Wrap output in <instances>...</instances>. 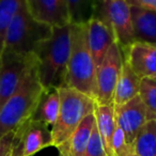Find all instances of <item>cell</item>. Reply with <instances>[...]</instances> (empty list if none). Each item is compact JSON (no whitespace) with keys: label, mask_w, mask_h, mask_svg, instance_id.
I'll return each mask as SVG.
<instances>
[{"label":"cell","mask_w":156,"mask_h":156,"mask_svg":"<svg viewBox=\"0 0 156 156\" xmlns=\"http://www.w3.org/2000/svg\"><path fill=\"white\" fill-rule=\"evenodd\" d=\"M87 35L90 51L98 67L117 40L107 25L94 17L87 23Z\"/></svg>","instance_id":"cell-13"},{"label":"cell","mask_w":156,"mask_h":156,"mask_svg":"<svg viewBox=\"0 0 156 156\" xmlns=\"http://www.w3.org/2000/svg\"><path fill=\"white\" fill-rule=\"evenodd\" d=\"M52 27L37 20L29 12L26 0L7 30L3 49L22 55H35L43 42L51 37Z\"/></svg>","instance_id":"cell-5"},{"label":"cell","mask_w":156,"mask_h":156,"mask_svg":"<svg viewBox=\"0 0 156 156\" xmlns=\"http://www.w3.org/2000/svg\"><path fill=\"white\" fill-rule=\"evenodd\" d=\"M138 96L147 110L150 120H156V78H141Z\"/></svg>","instance_id":"cell-22"},{"label":"cell","mask_w":156,"mask_h":156,"mask_svg":"<svg viewBox=\"0 0 156 156\" xmlns=\"http://www.w3.org/2000/svg\"><path fill=\"white\" fill-rule=\"evenodd\" d=\"M95 125V117L91 113L83 120L72 136L57 149L63 156H83L89 143L91 133Z\"/></svg>","instance_id":"cell-14"},{"label":"cell","mask_w":156,"mask_h":156,"mask_svg":"<svg viewBox=\"0 0 156 156\" xmlns=\"http://www.w3.org/2000/svg\"><path fill=\"white\" fill-rule=\"evenodd\" d=\"M59 156H63V155H61V154H59Z\"/></svg>","instance_id":"cell-29"},{"label":"cell","mask_w":156,"mask_h":156,"mask_svg":"<svg viewBox=\"0 0 156 156\" xmlns=\"http://www.w3.org/2000/svg\"><path fill=\"white\" fill-rule=\"evenodd\" d=\"M59 108H60L59 89L56 88L47 90L43 89V92L40 96V100L30 120L42 122L52 127L58 118Z\"/></svg>","instance_id":"cell-17"},{"label":"cell","mask_w":156,"mask_h":156,"mask_svg":"<svg viewBox=\"0 0 156 156\" xmlns=\"http://www.w3.org/2000/svg\"><path fill=\"white\" fill-rule=\"evenodd\" d=\"M35 63V55L2 50L0 55V108L17 91Z\"/></svg>","instance_id":"cell-7"},{"label":"cell","mask_w":156,"mask_h":156,"mask_svg":"<svg viewBox=\"0 0 156 156\" xmlns=\"http://www.w3.org/2000/svg\"><path fill=\"white\" fill-rule=\"evenodd\" d=\"M71 52V25L52 27L51 37L35 51L39 80L44 90L64 85Z\"/></svg>","instance_id":"cell-1"},{"label":"cell","mask_w":156,"mask_h":156,"mask_svg":"<svg viewBox=\"0 0 156 156\" xmlns=\"http://www.w3.org/2000/svg\"><path fill=\"white\" fill-rule=\"evenodd\" d=\"M133 147L140 156H156V120L147 122L137 135Z\"/></svg>","instance_id":"cell-19"},{"label":"cell","mask_w":156,"mask_h":156,"mask_svg":"<svg viewBox=\"0 0 156 156\" xmlns=\"http://www.w3.org/2000/svg\"><path fill=\"white\" fill-rule=\"evenodd\" d=\"M126 1L132 7H138L156 12V0H126Z\"/></svg>","instance_id":"cell-26"},{"label":"cell","mask_w":156,"mask_h":156,"mask_svg":"<svg viewBox=\"0 0 156 156\" xmlns=\"http://www.w3.org/2000/svg\"><path fill=\"white\" fill-rule=\"evenodd\" d=\"M10 156H24L23 155V144L20 138L15 132V138H14L13 147H12V151Z\"/></svg>","instance_id":"cell-27"},{"label":"cell","mask_w":156,"mask_h":156,"mask_svg":"<svg viewBox=\"0 0 156 156\" xmlns=\"http://www.w3.org/2000/svg\"><path fill=\"white\" fill-rule=\"evenodd\" d=\"M16 134L23 144V155L32 156L47 147H51V128L42 122L29 119L20 128Z\"/></svg>","instance_id":"cell-12"},{"label":"cell","mask_w":156,"mask_h":156,"mask_svg":"<svg viewBox=\"0 0 156 156\" xmlns=\"http://www.w3.org/2000/svg\"><path fill=\"white\" fill-rule=\"evenodd\" d=\"M141 78L132 69L124 59L122 71L115 86L113 95V106L122 105L138 96Z\"/></svg>","instance_id":"cell-18"},{"label":"cell","mask_w":156,"mask_h":156,"mask_svg":"<svg viewBox=\"0 0 156 156\" xmlns=\"http://www.w3.org/2000/svg\"><path fill=\"white\" fill-rule=\"evenodd\" d=\"M71 25L87 24L94 16L98 0H66Z\"/></svg>","instance_id":"cell-20"},{"label":"cell","mask_w":156,"mask_h":156,"mask_svg":"<svg viewBox=\"0 0 156 156\" xmlns=\"http://www.w3.org/2000/svg\"><path fill=\"white\" fill-rule=\"evenodd\" d=\"M96 66L88 44L87 24L71 25V52L64 85L91 96L95 93Z\"/></svg>","instance_id":"cell-2"},{"label":"cell","mask_w":156,"mask_h":156,"mask_svg":"<svg viewBox=\"0 0 156 156\" xmlns=\"http://www.w3.org/2000/svg\"><path fill=\"white\" fill-rule=\"evenodd\" d=\"M60 108L51 127V145L59 147L72 136L86 117L94 113L95 101L91 96L67 86L59 88Z\"/></svg>","instance_id":"cell-4"},{"label":"cell","mask_w":156,"mask_h":156,"mask_svg":"<svg viewBox=\"0 0 156 156\" xmlns=\"http://www.w3.org/2000/svg\"><path fill=\"white\" fill-rule=\"evenodd\" d=\"M128 156H140V155H139V154H137L136 152L134 151V152H132V153H130V154H129V155H128Z\"/></svg>","instance_id":"cell-28"},{"label":"cell","mask_w":156,"mask_h":156,"mask_svg":"<svg viewBox=\"0 0 156 156\" xmlns=\"http://www.w3.org/2000/svg\"><path fill=\"white\" fill-rule=\"evenodd\" d=\"M25 0H0V55L7 30Z\"/></svg>","instance_id":"cell-21"},{"label":"cell","mask_w":156,"mask_h":156,"mask_svg":"<svg viewBox=\"0 0 156 156\" xmlns=\"http://www.w3.org/2000/svg\"><path fill=\"white\" fill-rule=\"evenodd\" d=\"M83 156H107L104 147H103L102 139H101V136L98 134L96 124L92 129L91 137H90L89 143H88Z\"/></svg>","instance_id":"cell-24"},{"label":"cell","mask_w":156,"mask_h":156,"mask_svg":"<svg viewBox=\"0 0 156 156\" xmlns=\"http://www.w3.org/2000/svg\"><path fill=\"white\" fill-rule=\"evenodd\" d=\"M42 92L35 63L17 91L0 108V138L15 132L30 119Z\"/></svg>","instance_id":"cell-3"},{"label":"cell","mask_w":156,"mask_h":156,"mask_svg":"<svg viewBox=\"0 0 156 156\" xmlns=\"http://www.w3.org/2000/svg\"><path fill=\"white\" fill-rule=\"evenodd\" d=\"M124 63V54L115 42L96 67L94 101L98 105H113L115 86Z\"/></svg>","instance_id":"cell-8"},{"label":"cell","mask_w":156,"mask_h":156,"mask_svg":"<svg viewBox=\"0 0 156 156\" xmlns=\"http://www.w3.org/2000/svg\"><path fill=\"white\" fill-rule=\"evenodd\" d=\"M94 117H95V124L101 139H102L105 152L107 156H113L112 139L115 126H117L115 117V106L96 104L95 109H94Z\"/></svg>","instance_id":"cell-15"},{"label":"cell","mask_w":156,"mask_h":156,"mask_svg":"<svg viewBox=\"0 0 156 156\" xmlns=\"http://www.w3.org/2000/svg\"><path fill=\"white\" fill-rule=\"evenodd\" d=\"M15 132H11L0 138V156H10L15 138Z\"/></svg>","instance_id":"cell-25"},{"label":"cell","mask_w":156,"mask_h":156,"mask_svg":"<svg viewBox=\"0 0 156 156\" xmlns=\"http://www.w3.org/2000/svg\"><path fill=\"white\" fill-rule=\"evenodd\" d=\"M93 17L112 30L123 52L136 42L130 5L126 0H98Z\"/></svg>","instance_id":"cell-6"},{"label":"cell","mask_w":156,"mask_h":156,"mask_svg":"<svg viewBox=\"0 0 156 156\" xmlns=\"http://www.w3.org/2000/svg\"><path fill=\"white\" fill-rule=\"evenodd\" d=\"M112 150L113 156H128L134 152V147L126 141L125 135L120 126H115V135L112 139Z\"/></svg>","instance_id":"cell-23"},{"label":"cell","mask_w":156,"mask_h":156,"mask_svg":"<svg viewBox=\"0 0 156 156\" xmlns=\"http://www.w3.org/2000/svg\"><path fill=\"white\" fill-rule=\"evenodd\" d=\"M130 12L136 41L156 45V12L132 5Z\"/></svg>","instance_id":"cell-16"},{"label":"cell","mask_w":156,"mask_h":156,"mask_svg":"<svg viewBox=\"0 0 156 156\" xmlns=\"http://www.w3.org/2000/svg\"><path fill=\"white\" fill-rule=\"evenodd\" d=\"M115 117L118 126L125 135L126 141L133 145L137 135L149 121L147 110L139 96L115 106Z\"/></svg>","instance_id":"cell-9"},{"label":"cell","mask_w":156,"mask_h":156,"mask_svg":"<svg viewBox=\"0 0 156 156\" xmlns=\"http://www.w3.org/2000/svg\"><path fill=\"white\" fill-rule=\"evenodd\" d=\"M123 54L125 61L140 78H156V45L136 41Z\"/></svg>","instance_id":"cell-11"},{"label":"cell","mask_w":156,"mask_h":156,"mask_svg":"<svg viewBox=\"0 0 156 156\" xmlns=\"http://www.w3.org/2000/svg\"><path fill=\"white\" fill-rule=\"evenodd\" d=\"M31 15L50 27L71 25L66 0H26Z\"/></svg>","instance_id":"cell-10"}]
</instances>
